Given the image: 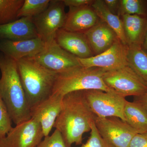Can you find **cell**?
I'll return each instance as SVG.
<instances>
[{"instance_id":"6da1fadb","label":"cell","mask_w":147,"mask_h":147,"mask_svg":"<svg viewBox=\"0 0 147 147\" xmlns=\"http://www.w3.org/2000/svg\"><path fill=\"white\" fill-rule=\"evenodd\" d=\"M95 116L88 106L83 91L65 95L54 127L59 131L66 147L83 144V135L91 131Z\"/></svg>"},{"instance_id":"7a4b0ae2","label":"cell","mask_w":147,"mask_h":147,"mask_svg":"<svg viewBox=\"0 0 147 147\" xmlns=\"http://www.w3.org/2000/svg\"><path fill=\"white\" fill-rule=\"evenodd\" d=\"M0 94L15 125L31 119L30 108L18 73L16 61L0 55Z\"/></svg>"},{"instance_id":"3957f363","label":"cell","mask_w":147,"mask_h":147,"mask_svg":"<svg viewBox=\"0 0 147 147\" xmlns=\"http://www.w3.org/2000/svg\"><path fill=\"white\" fill-rule=\"evenodd\" d=\"M16 63L31 109L52 94L57 73L43 67L32 58H24Z\"/></svg>"},{"instance_id":"277c9868","label":"cell","mask_w":147,"mask_h":147,"mask_svg":"<svg viewBox=\"0 0 147 147\" xmlns=\"http://www.w3.org/2000/svg\"><path fill=\"white\" fill-rule=\"evenodd\" d=\"M105 71L101 68L80 65L57 73L52 94L63 97L71 92L90 90L116 93L107 86L103 81V74Z\"/></svg>"},{"instance_id":"5b68a950","label":"cell","mask_w":147,"mask_h":147,"mask_svg":"<svg viewBox=\"0 0 147 147\" xmlns=\"http://www.w3.org/2000/svg\"><path fill=\"white\" fill-rule=\"evenodd\" d=\"M103 79L106 86L123 97H138L147 92V84L128 65L105 71Z\"/></svg>"},{"instance_id":"8992f818","label":"cell","mask_w":147,"mask_h":147,"mask_svg":"<svg viewBox=\"0 0 147 147\" xmlns=\"http://www.w3.org/2000/svg\"><path fill=\"white\" fill-rule=\"evenodd\" d=\"M88 106L96 117H116L125 121L124 108L126 99L116 93L97 90L83 91Z\"/></svg>"},{"instance_id":"52a82bcc","label":"cell","mask_w":147,"mask_h":147,"mask_svg":"<svg viewBox=\"0 0 147 147\" xmlns=\"http://www.w3.org/2000/svg\"><path fill=\"white\" fill-rule=\"evenodd\" d=\"M94 122L98 131L112 147H130V143L137 131L125 121L116 117H95Z\"/></svg>"},{"instance_id":"ba28073f","label":"cell","mask_w":147,"mask_h":147,"mask_svg":"<svg viewBox=\"0 0 147 147\" xmlns=\"http://www.w3.org/2000/svg\"><path fill=\"white\" fill-rule=\"evenodd\" d=\"M63 0H50L47 8L33 18L38 36L45 42L55 40L57 32L62 28L66 13Z\"/></svg>"},{"instance_id":"9c48e42d","label":"cell","mask_w":147,"mask_h":147,"mask_svg":"<svg viewBox=\"0 0 147 147\" xmlns=\"http://www.w3.org/2000/svg\"><path fill=\"white\" fill-rule=\"evenodd\" d=\"M45 137L38 121L31 118L12 127L0 137V147H36Z\"/></svg>"},{"instance_id":"30bf717a","label":"cell","mask_w":147,"mask_h":147,"mask_svg":"<svg viewBox=\"0 0 147 147\" xmlns=\"http://www.w3.org/2000/svg\"><path fill=\"white\" fill-rule=\"evenodd\" d=\"M32 58L43 67L56 73L81 65L77 57L62 48L55 40L45 42L43 50Z\"/></svg>"},{"instance_id":"8fae6325","label":"cell","mask_w":147,"mask_h":147,"mask_svg":"<svg viewBox=\"0 0 147 147\" xmlns=\"http://www.w3.org/2000/svg\"><path fill=\"white\" fill-rule=\"evenodd\" d=\"M128 45L118 38L109 49L99 55L86 59H77L84 67H97L109 71L128 65Z\"/></svg>"},{"instance_id":"7c38bea8","label":"cell","mask_w":147,"mask_h":147,"mask_svg":"<svg viewBox=\"0 0 147 147\" xmlns=\"http://www.w3.org/2000/svg\"><path fill=\"white\" fill-rule=\"evenodd\" d=\"M63 97L52 94L30 109L31 118L39 122L44 136L49 135L60 113Z\"/></svg>"},{"instance_id":"4fadbf2b","label":"cell","mask_w":147,"mask_h":147,"mask_svg":"<svg viewBox=\"0 0 147 147\" xmlns=\"http://www.w3.org/2000/svg\"><path fill=\"white\" fill-rule=\"evenodd\" d=\"M45 45L39 37L17 41L2 40L0 51L16 61L24 58L34 57L43 50Z\"/></svg>"},{"instance_id":"5bb4252c","label":"cell","mask_w":147,"mask_h":147,"mask_svg":"<svg viewBox=\"0 0 147 147\" xmlns=\"http://www.w3.org/2000/svg\"><path fill=\"white\" fill-rule=\"evenodd\" d=\"M55 40L62 48L76 57L86 59L94 56L84 33L61 28L57 32Z\"/></svg>"},{"instance_id":"9a60e30c","label":"cell","mask_w":147,"mask_h":147,"mask_svg":"<svg viewBox=\"0 0 147 147\" xmlns=\"http://www.w3.org/2000/svg\"><path fill=\"white\" fill-rule=\"evenodd\" d=\"M69 8L62 28L65 30L84 33L100 21L91 5Z\"/></svg>"},{"instance_id":"2e32d148","label":"cell","mask_w":147,"mask_h":147,"mask_svg":"<svg viewBox=\"0 0 147 147\" xmlns=\"http://www.w3.org/2000/svg\"><path fill=\"white\" fill-rule=\"evenodd\" d=\"M38 37L33 18L22 17L11 23L0 25L1 40L17 41Z\"/></svg>"},{"instance_id":"e0dca14e","label":"cell","mask_w":147,"mask_h":147,"mask_svg":"<svg viewBox=\"0 0 147 147\" xmlns=\"http://www.w3.org/2000/svg\"><path fill=\"white\" fill-rule=\"evenodd\" d=\"M84 33L94 56L108 50L118 38L115 32L100 20Z\"/></svg>"},{"instance_id":"ac0fdd59","label":"cell","mask_w":147,"mask_h":147,"mask_svg":"<svg viewBox=\"0 0 147 147\" xmlns=\"http://www.w3.org/2000/svg\"><path fill=\"white\" fill-rule=\"evenodd\" d=\"M121 16L127 44L128 46L142 47L147 24L146 16L128 14Z\"/></svg>"},{"instance_id":"d6986e66","label":"cell","mask_w":147,"mask_h":147,"mask_svg":"<svg viewBox=\"0 0 147 147\" xmlns=\"http://www.w3.org/2000/svg\"><path fill=\"white\" fill-rule=\"evenodd\" d=\"M123 113L125 121L137 133L147 132V110L141 103L126 100Z\"/></svg>"},{"instance_id":"ffe728a7","label":"cell","mask_w":147,"mask_h":147,"mask_svg":"<svg viewBox=\"0 0 147 147\" xmlns=\"http://www.w3.org/2000/svg\"><path fill=\"white\" fill-rule=\"evenodd\" d=\"M91 6L100 21L107 24L115 32L119 39L127 45L123 23L119 16L111 13L103 0H95Z\"/></svg>"},{"instance_id":"44dd1931","label":"cell","mask_w":147,"mask_h":147,"mask_svg":"<svg viewBox=\"0 0 147 147\" xmlns=\"http://www.w3.org/2000/svg\"><path fill=\"white\" fill-rule=\"evenodd\" d=\"M127 64L147 84V52L142 46H129Z\"/></svg>"},{"instance_id":"7402d4cb","label":"cell","mask_w":147,"mask_h":147,"mask_svg":"<svg viewBox=\"0 0 147 147\" xmlns=\"http://www.w3.org/2000/svg\"><path fill=\"white\" fill-rule=\"evenodd\" d=\"M24 0H0V25L17 20L18 11Z\"/></svg>"},{"instance_id":"603a6c76","label":"cell","mask_w":147,"mask_h":147,"mask_svg":"<svg viewBox=\"0 0 147 147\" xmlns=\"http://www.w3.org/2000/svg\"><path fill=\"white\" fill-rule=\"evenodd\" d=\"M50 0H24L18 11V18L22 17L34 18L47 8Z\"/></svg>"},{"instance_id":"cb8c5ba5","label":"cell","mask_w":147,"mask_h":147,"mask_svg":"<svg viewBox=\"0 0 147 147\" xmlns=\"http://www.w3.org/2000/svg\"><path fill=\"white\" fill-rule=\"evenodd\" d=\"M137 15L146 16V12L144 1L141 0L120 1L119 15Z\"/></svg>"},{"instance_id":"d4e9b609","label":"cell","mask_w":147,"mask_h":147,"mask_svg":"<svg viewBox=\"0 0 147 147\" xmlns=\"http://www.w3.org/2000/svg\"><path fill=\"white\" fill-rule=\"evenodd\" d=\"M12 122L6 105L0 94V137H5L11 129Z\"/></svg>"},{"instance_id":"484cf974","label":"cell","mask_w":147,"mask_h":147,"mask_svg":"<svg viewBox=\"0 0 147 147\" xmlns=\"http://www.w3.org/2000/svg\"><path fill=\"white\" fill-rule=\"evenodd\" d=\"M80 147H112L104 140L98 131L94 121L92 124L90 136L85 144Z\"/></svg>"},{"instance_id":"4316f807","label":"cell","mask_w":147,"mask_h":147,"mask_svg":"<svg viewBox=\"0 0 147 147\" xmlns=\"http://www.w3.org/2000/svg\"><path fill=\"white\" fill-rule=\"evenodd\" d=\"M36 147H66L59 131L55 129L53 134L44 137Z\"/></svg>"},{"instance_id":"83f0119b","label":"cell","mask_w":147,"mask_h":147,"mask_svg":"<svg viewBox=\"0 0 147 147\" xmlns=\"http://www.w3.org/2000/svg\"><path fill=\"white\" fill-rule=\"evenodd\" d=\"M130 147H147V132L136 134L131 140Z\"/></svg>"},{"instance_id":"f1b7e54d","label":"cell","mask_w":147,"mask_h":147,"mask_svg":"<svg viewBox=\"0 0 147 147\" xmlns=\"http://www.w3.org/2000/svg\"><path fill=\"white\" fill-rule=\"evenodd\" d=\"M65 6L69 7H78L86 5H91L93 0H63Z\"/></svg>"},{"instance_id":"f546056e","label":"cell","mask_w":147,"mask_h":147,"mask_svg":"<svg viewBox=\"0 0 147 147\" xmlns=\"http://www.w3.org/2000/svg\"><path fill=\"white\" fill-rule=\"evenodd\" d=\"M106 6L111 13L119 15L120 1L118 0H104Z\"/></svg>"},{"instance_id":"4dcf8cb0","label":"cell","mask_w":147,"mask_h":147,"mask_svg":"<svg viewBox=\"0 0 147 147\" xmlns=\"http://www.w3.org/2000/svg\"><path fill=\"white\" fill-rule=\"evenodd\" d=\"M136 100L141 103L147 110V92L142 96L137 97Z\"/></svg>"},{"instance_id":"1f68e13d","label":"cell","mask_w":147,"mask_h":147,"mask_svg":"<svg viewBox=\"0 0 147 147\" xmlns=\"http://www.w3.org/2000/svg\"><path fill=\"white\" fill-rule=\"evenodd\" d=\"M142 47L145 51L147 52V24Z\"/></svg>"}]
</instances>
